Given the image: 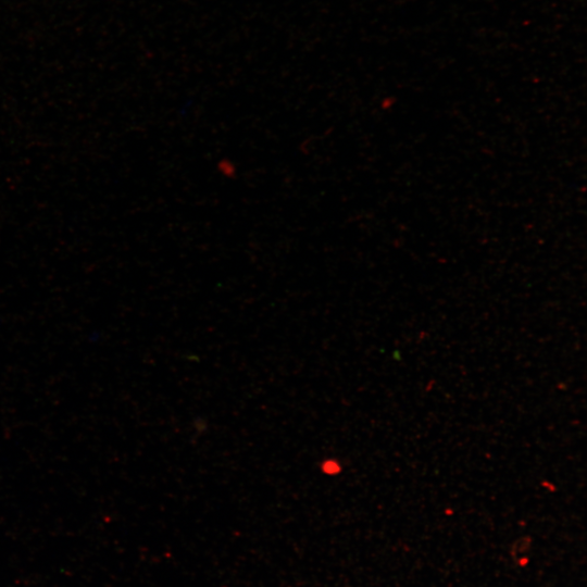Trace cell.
Returning <instances> with one entry per match:
<instances>
[{
	"label": "cell",
	"mask_w": 587,
	"mask_h": 587,
	"mask_svg": "<svg viewBox=\"0 0 587 587\" xmlns=\"http://www.w3.org/2000/svg\"><path fill=\"white\" fill-rule=\"evenodd\" d=\"M341 471L337 460H325L322 464V472L328 475H336Z\"/></svg>",
	"instance_id": "obj_1"
}]
</instances>
